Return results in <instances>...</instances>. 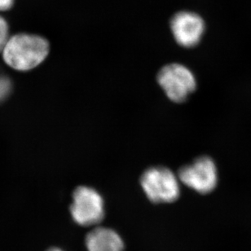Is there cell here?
<instances>
[{
  "label": "cell",
  "instance_id": "9c48e42d",
  "mask_svg": "<svg viewBox=\"0 0 251 251\" xmlns=\"http://www.w3.org/2000/svg\"><path fill=\"white\" fill-rule=\"evenodd\" d=\"M9 34V26L7 21L0 16V51H2L5 45L8 40Z\"/></svg>",
  "mask_w": 251,
  "mask_h": 251
},
{
  "label": "cell",
  "instance_id": "6da1fadb",
  "mask_svg": "<svg viewBox=\"0 0 251 251\" xmlns=\"http://www.w3.org/2000/svg\"><path fill=\"white\" fill-rule=\"evenodd\" d=\"M49 42L44 37L22 33L8 39L2 57L12 69L27 71L40 65L49 56Z\"/></svg>",
  "mask_w": 251,
  "mask_h": 251
},
{
  "label": "cell",
  "instance_id": "5b68a950",
  "mask_svg": "<svg viewBox=\"0 0 251 251\" xmlns=\"http://www.w3.org/2000/svg\"><path fill=\"white\" fill-rule=\"evenodd\" d=\"M170 28L177 44L182 48L192 49L198 46L205 34V20L193 11L182 10L172 16Z\"/></svg>",
  "mask_w": 251,
  "mask_h": 251
},
{
  "label": "cell",
  "instance_id": "52a82bcc",
  "mask_svg": "<svg viewBox=\"0 0 251 251\" xmlns=\"http://www.w3.org/2000/svg\"><path fill=\"white\" fill-rule=\"evenodd\" d=\"M87 251H124L120 235L108 227H97L86 237Z\"/></svg>",
  "mask_w": 251,
  "mask_h": 251
},
{
  "label": "cell",
  "instance_id": "277c9868",
  "mask_svg": "<svg viewBox=\"0 0 251 251\" xmlns=\"http://www.w3.org/2000/svg\"><path fill=\"white\" fill-rule=\"evenodd\" d=\"M70 213L75 222L81 226L98 225L104 219V200L94 188L77 187L73 193Z\"/></svg>",
  "mask_w": 251,
  "mask_h": 251
},
{
  "label": "cell",
  "instance_id": "30bf717a",
  "mask_svg": "<svg viewBox=\"0 0 251 251\" xmlns=\"http://www.w3.org/2000/svg\"><path fill=\"white\" fill-rule=\"evenodd\" d=\"M15 0H0V12L12 9Z\"/></svg>",
  "mask_w": 251,
  "mask_h": 251
},
{
  "label": "cell",
  "instance_id": "ba28073f",
  "mask_svg": "<svg viewBox=\"0 0 251 251\" xmlns=\"http://www.w3.org/2000/svg\"><path fill=\"white\" fill-rule=\"evenodd\" d=\"M12 87L11 80L8 77L0 75V103L9 96Z\"/></svg>",
  "mask_w": 251,
  "mask_h": 251
},
{
  "label": "cell",
  "instance_id": "8992f818",
  "mask_svg": "<svg viewBox=\"0 0 251 251\" xmlns=\"http://www.w3.org/2000/svg\"><path fill=\"white\" fill-rule=\"evenodd\" d=\"M179 179L198 193H210L217 186V167L212 158L205 156L198 157L179 170Z\"/></svg>",
  "mask_w": 251,
  "mask_h": 251
},
{
  "label": "cell",
  "instance_id": "8fae6325",
  "mask_svg": "<svg viewBox=\"0 0 251 251\" xmlns=\"http://www.w3.org/2000/svg\"><path fill=\"white\" fill-rule=\"evenodd\" d=\"M63 251L62 250L59 249V248H51V249H49V251Z\"/></svg>",
  "mask_w": 251,
  "mask_h": 251
},
{
  "label": "cell",
  "instance_id": "3957f363",
  "mask_svg": "<svg viewBox=\"0 0 251 251\" xmlns=\"http://www.w3.org/2000/svg\"><path fill=\"white\" fill-rule=\"evenodd\" d=\"M157 82L167 97L176 103L185 101L197 88V81L193 72L178 63L162 67L157 75Z\"/></svg>",
  "mask_w": 251,
  "mask_h": 251
},
{
  "label": "cell",
  "instance_id": "7a4b0ae2",
  "mask_svg": "<svg viewBox=\"0 0 251 251\" xmlns=\"http://www.w3.org/2000/svg\"><path fill=\"white\" fill-rule=\"evenodd\" d=\"M140 184L147 198L153 203H172L179 197L176 176L168 168L154 167L143 173Z\"/></svg>",
  "mask_w": 251,
  "mask_h": 251
}]
</instances>
